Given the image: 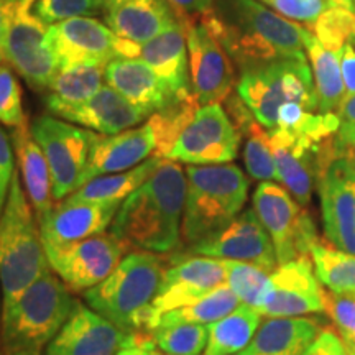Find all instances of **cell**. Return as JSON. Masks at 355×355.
I'll return each mask as SVG.
<instances>
[{"label": "cell", "mask_w": 355, "mask_h": 355, "mask_svg": "<svg viewBox=\"0 0 355 355\" xmlns=\"http://www.w3.org/2000/svg\"><path fill=\"white\" fill-rule=\"evenodd\" d=\"M225 265H227V286L237 296L241 304L259 309L265 300L272 273L243 261L225 260Z\"/></svg>", "instance_id": "74e56055"}, {"label": "cell", "mask_w": 355, "mask_h": 355, "mask_svg": "<svg viewBox=\"0 0 355 355\" xmlns=\"http://www.w3.org/2000/svg\"><path fill=\"white\" fill-rule=\"evenodd\" d=\"M104 81L150 115L175 99L162 79L140 58H115L105 64Z\"/></svg>", "instance_id": "484cf974"}, {"label": "cell", "mask_w": 355, "mask_h": 355, "mask_svg": "<svg viewBox=\"0 0 355 355\" xmlns=\"http://www.w3.org/2000/svg\"><path fill=\"white\" fill-rule=\"evenodd\" d=\"M261 313L241 304L219 321L209 324V339L202 355H235L254 339L261 324Z\"/></svg>", "instance_id": "1f68e13d"}, {"label": "cell", "mask_w": 355, "mask_h": 355, "mask_svg": "<svg viewBox=\"0 0 355 355\" xmlns=\"http://www.w3.org/2000/svg\"><path fill=\"white\" fill-rule=\"evenodd\" d=\"M25 121L20 84L10 66L0 64V123L17 128Z\"/></svg>", "instance_id": "60d3db41"}, {"label": "cell", "mask_w": 355, "mask_h": 355, "mask_svg": "<svg viewBox=\"0 0 355 355\" xmlns=\"http://www.w3.org/2000/svg\"><path fill=\"white\" fill-rule=\"evenodd\" d=\"M12 7L13 0H0V64H2L3 61V40H6Z\"/></svg>", "instance_id": "816d5d0a"}, {"label": "cell", "mask_w": 355, "mask_h": 355, "mask_svg": "<svg viewBox=\"0 0 355 355\" xmlns=\"http://www.w3.org/2000/svg\"><path fill=\"white\" fill-rule=\"evenodd\" d=\"M239 306H241V301H239L237 296L234 295L227 285H224L217 288L216 291H212L211 295H207L206 298L199 300L198 303L165 313L155 322L152 331L157 329V327H171L181 326V324H202V326H209V324L227 316Z\"/></svg>", "instance_id": "836d02e7"}, {"label": "cell", "mask_w": 355, "mask_h": 355, "mask_svg": "<svg viewBox=\"0 0 355 355\" xmlns=\"http://www.w3.org/2000/svg\"><path fill=\"white\" fill-rule=\"evenodd\" d=\"M150 332L162 355H202L209 339V327L202 324L157 327Z\"/></svg>", "instance_id": "8d00e7d4"}, {"label": "cell", "mask_w": 355, "mask_h": 355, "mask_svg": "<svg viewBox=\"0 0 355 355\" xmlns=\"http://www.w3.org/2000/svg\"><path fill=\"white\" fill-rule=\"evenodd\" d=\"M224 285H227L225 260L193 255L178 261L163 273L157 296L150 306L145 331H152L165 313L198 303Z\"/></svg>", "instance_id": "5bb4252c"}, {"label": "cell", "mask_w": 355, "mask_h": 355, "mask_svg": "<svg viewBox=\"0 0 355 355\" xmlns=\"http://www.w3.org/2000/svg\"><path fill=\"white\" fill-rule=\"evenodd\" d=\"M163 261L152 252H130L107 278L84 291L87 306L125 332L145 331L163 278Z\"/></svg>", "instance_id": "277c9868"}, {"label": "cell", "mask_w": 355, "mask_h": 355, "mask_svg": "<svg viewBox=\"0 0 355 355\" xmlns=\"http://www.w3.org/2000/svg\"><path fill=\"white\" fill-rule=\"evenodd\" d=\"M261 2H265V0H261Z\"/></svg>", "instance_id": "91938a15"}, {"label": "cell", "mask_w": 355, "mask_h": 355, "mask_svg": "<svg viewBox=\"0 0 355 355\" xmlns=\"http://www.w3.org/2000/svg\"><path fill=\"white\" fill-rule=\"evenodd\" d=\"M3 355H37V354H32V352H26V350H15V352H7Z\"/></svg>", "instance_id": "6f0895ef"}, {"label": "cell", "mask_w": 355, "mask_h": 355, "mask_svg": "<svg viewBox=\"0 0 355 355\" xmlns=\"http://www.w3.org/2000/svg\"><path fill=\"white\" fill-rule=\"evenodd\" d=\"M354 46H355V42H354Z\"/></svg>", "instance_id": "94428289"}, {"label": "cell", "mask_w": 355, "mask_h": 355, "mask_svg": "<svg viewBox=\"0 0 355 355\" xmlns=\"http://www.w3.org/2000/svg\"><path fill=\"white\" fill-rule=\"evenodd\" d=\"M304 50L316 87L318 110L321 114H337L345 101L340 51H332L324 46L308 26L304 33Z\"/></svg>", "instance_id": "f546056e"}, {"label": "cell", "mask_w": 355, "mask_h": 355, "mask_svg": "<svg viewBox=\"0 0 355 355\" xmlns=\"http://www.w3.org/2000/svg\"><path fill=\"white\" fill-rule=\"evenodd\" d=\"M324 237L331 247L355 255V173L332 158L318 178Z\"/></svg>", "instance_id": "ac0fdd59"}, {"label": "cell", "mask_w": 355, "mask_h": 355, "mask_svg": "<svg viewBox=\"0 0 355 355\" xmlns=\"http://www.w3.org/2000/svg\"><path fill=\"white\" fill-rule=\"evenodd\" d=\"M201 105L191 94L188 97H175L168 102L163 109L157 110L148 117L150 123L157 133V152L155 158L165 159L170 155L173 145L176 144L178 137L181 132L188 127V123L193 121L194 114Z\"/></svg>", "instance_id": "e575fe53"}, {"label": "cell", "mask_w": 355, "mask_h": 355, "mask_svg": "<svg viewBox=\"0 0 355 355\" xmlns=\"http://www.w3.org/2000/svg\"><path fill=\"white\" fill-rule=\"evenodd\" d=\"M115 355H162V354H159V350L157 347H155L152 336L146 337V336H141L139 332V334H137L135 343L121 349Z\"/></svg>", "instance_id": "681fc988"}, {"label": "cell", "mask_w": 355, "mask_h": 355, "mask_svg": "<svg viewBox=\"0 0 355 355\" xmlns=\"http://www.w3.org/2000/svg\"><path fill=\"white\" fill-rule=\"evenodd\" d=\"M331 6L340 7V8H347V10L355 12V2L354 0H329Z\"/></svg>", "instance_id": "f5cc1de1"}, {"label": "cell", "mask_w": 355, "mask_h": 355, "mask_svg": "<svg viewBox=\"0 0 355 355\" xmlns=\"http://www.w3.org/2000/svg\"><path fill=\"white\" fill-rule=\"evenodd\" d=\"M33 3L35 0L13 2L3 40V60L30 87L44 91L51 86L60 64L48 42V25L35 15Z\"/></svg>", "instance_id": "9c48e42d"}, {"label": "cell", "mask_w": 355, "mask_h": 355, "mask_svg": "<svg viewBox=\"0 0 355 355\" xmlns=\"http://www.w3.org/2000/svg\"><path fill=\"white\" fill-rule=\"evenodd\" d=\"M186 28L188 26L183 21H176L152 42L141 44L140 50V60L162 79L173 97L193 94L189 86Z\"/></svg>", "instance_id": "603a6c76"}, {"label": "cell", "mask_w": 355, "mask_h": 355, "mask_svg": "<svg viewBox=\"0 0 355 355\" xmlns=\"http://www.w3.org/2000/svg\"><path fill=\"white\" fill-rule=\"evenodd\" d=\"M186 170L173 159H162L139 189L121 204L112 234L127 248L168 254L180 243L186 201Z\"/></svg>", "instance_id": "7a4b0ae2"}, {"label": "cell", "mask_w": 355, "mask_h": 355, "mask_svg": "<svg viewBox=\"0 0 355 355\" xmlns=\"http://www.w3.org/2000/svg\"><path fill=\"white\" fill-rule=\"evenodd\" d=\"M189 86L199 105L222 104L232 94L235 64L206 21L199 19L186 28Z\"/></svg>", "instance_id": "4fadbf2b"}, {"label": "cell", "mask_w": 355, "mask_h": 355, "mask_svg": "<svg viewBox=\"0 0 355 355\" xmlns=\"http://www.w3.org/2000/svg\"><path fill=\"white\" fill-rule=\"evenodd\" d=\"M270 144L277 165L278 183L298 201L308 206L316 188L319 173L334 158L332 139L322 144L291 135L285 130H268Z\"/></svg>", "instance_id": "2e32d148"}, {"label": "cell", "mask_w": 355, "mask_h": 355, "mask_svg": "<svg viewBox=\"0 0 355 355\" xmlns=\"http://www.w3.org/2000/svg\"><path fill=\"white\" fill-rule=\"evenodd\" d=\"M101 2L104 3V8H105V12H107V10H110V8H112V7L119 6V3H123V2H127V0H101Z\"/></svg>", "instance_id": "db71d44e"}, {"label": "cell", "mask_w": 355, "mask_h": 355, "mask_svg": "<svg viewBox=\"0 0 355 355\" xmlns=\"http://www.w3.org/2000/svg\"><path fill=\"white\" fill-rule=\"evenodd\" d=\"M121 204L89 202L66 198L38 220L43 245H66L104 234Z\"/></svg>", "instance_id": "44dd1931"}, {"label": "cell", "mask_w": 355, "mask_h": 355, "mask_svg": "<svg viewBox=\"0 0 355 355\" xmlns=\"http://www.w3.org/2000/svg\"><path fill=\"white\" fill-rule=\"evenodd\" d=\"M105 66H78L58 71L46 97V107L51 114L61 117L68 110L87 102L94 97L104 81Z\"/></svg>", "instance_id": "4dcf8cb0"}, {"label": "cell", "mask_w": 355, "mask_h": 355, "mask_svg": "<svg viewBox=\"0 0 355 355\" xmlns=\"http://www.w3.org/2000/svg\"><path fill=\"white\" fill-rule=\"evenodd\" d=\"M146 110L133 105L110 86H102L94 97L61 115L66 122L78 123L102 135H115L148 121Z\"/></svg>", "instance_id": "cb8c5ba5"}, {"label": "cell", "mask_w": 355, "mask_h": 355, "mask_svg": "<svg viewBox=\"0 0 355 355\" xmlns=\"http://www.w3.org/2000/svg\"><path fill=\"white\" fill-rule=\"evenodd\" d=\"M30 130L50 166L53 199L58 202L63 201L81 184L96 132L48 115L35 119Z\"/></svg>", "instance_id": "30bf717a"}, {"label": "cell", "mask_w": 355, "mask_h": 355, "mask_svg": "<svg viewBox=\"0 0 355 355\" xmlns=\"http://www.w3.org/2000/svg\"><path fill=\"white\" fill-rule=\"evenodd\" d=\"M344 344H345V355H355V344L347 343V340H344Z\"/></svg>", "instance_id": "11a10c76"}, {"label": "cell", "mask_w": 355, "mask_h": 355, "mask_svg": "<svg viewBox=\"0 0 355 355\" xmlns=\"http://www.w3.org/2000/svg\"><path fill=\"white\" fill-rule=\"evenodd\" d=\"M324 290L311 257L278 265L259 311L266 318H304L324 314Z\"/></svg>", "instance_id": "9a60e30c"}, {"label": "cell", "mask_w": 355, "mask_h": 355, "mask_svg": "<svg viewBox=\"0 0 355 355\" xmlns=\"http://www.w3.org/2000/svg\"><path fill=\"white\" fill-rule=\"evenodd\" d=\"M319 282L329 291L355 295V255L319 242L311 252Z\"/></svg>", "instance_id": "d590c367"}, {"label": "cell", "mask_w": 355, "mask_h": 355, "mask_svg": "<svg viewBox=\"0 0 355 355\" xmlns=\"http://www.w3.org/2000/svg\"><path fill=\"white\" fill-rule=\"evenodd\" d=\"M13 2H15V0H13Z\"/></svg>", "instance_id": "6125c7cd"}, {"label": "cell", "mask_w": 355, "mask_h": 355, "mask_svg": "<svg viewBox=\"0 0 355 355\" xmlns=\"http://www.w3.org/2000/svg\"><path fill=\"white\" fill-rule=\"evenodd\" d=\"M354 2H355V0H354Z\"/></svg>", "instance_id": "be15d7a7"}, {"label": "cell", "mask_w": 355, "mask_h": 355, "mask_svg": "<svg viewBox=\"0 0 355 355\" xmlns=\"http://www.w3.org/2000/svg\"><path fill=\"white\" fill-rule=\"evenodd\" d=\"M186 201L181 235L189 245L211 237L243 211L248 180L239 166L207 165L186 168Z\"/></svg>", "instance_id": "5b68a950"}, {"label": "cell", "mask_w": 355, "mask_h": 355, "mask_svg": "<svg viewBox=\"0 0 355 355\" xmlns=\"http://www.w3.org/2000/svg\"><path fill=\"white\" fill-rule=\"evenodd\" d=\"M12 141L30 204L37 212V219L42 220L55 206L53 204L55 199H53L50 166H48L43 150L33 139L28 119L21 125L13 128Z\"/></svg>", "instance_id": "83f0119b"}, {"label": "cell", "mask_w": 355, "mask_h": 355, "mask_svg": "<svg viewBox=\"0 0 355 355\" xmlns=\"http://www.w3.org/2000/svg\"><path fill=\"white\" fill-rule=\"evenodd\" d=\"M340 132H355V96L347 97L337 110Z\"/></svg>", "instance_id": "f907efd6"}, {"label": "cell", "mask_w": 355, "mask_h": 355, "mask_svg": "<svg viewBox=\"0 0 355 355\" xmlns=\"http://www.w3.org/2000/svg\"><path fill=\"white\" fill-rule=\"evenodd\" d=\"M189 254L243 261V263L260 266L268 273H273L278 266L272 239L254 209L242 211L219 232L189 245Z\"/></svg>", "instance_id": "e0dca14e"}, {"label": "cell", "mask_w": 355, "mask_h": 355, "mask_svg": "<svg viewBox=\"0 0 355 355\" xmlns=\"http://www.w3.org/2000/svg\"><path fill=\"white\" fill-rule=\"evenodd\" d=\"M344 340H347V343H354V344H355V331H354V334H352V337H350V339H344Z\"/></svg>", "instance_id": "680465c9"}, {"label": "cell", "mask_w": 355, "mask_h": 355, "mask_svg": "<svg viewBox=\"0 0 355 355\" xmlns=\"http://www.w3.org/2000/svg\"><path fill=\"white\" fill-rule=\"evenodd\" d=\"M159 163H162L159 158H148L141 165L132 168L128 171L97 176L94 180L87 181L86 184H83L81 188H78L68 198L74 199V201L122 204L133 191L139 189L157 171Z\"/></svg>", "instance_id": "d6a6232c"}, {"label": "cell", "mask_w": 355, "mask_h": 355, "mask_svg": "<svg viewBox=\"0 0 355 355\" xmlns=\"http://www.w3.org/2000/svg\"><path fill=\"white\" fill-rule=\"evenodd\" d=\"M242 137L220 104L201 105L178 137L168 159L194 166L224 165L237 157Z\"/></svg>", "instance_id": "8fae6325"}, {"label": "cell", "mask_w": 355, "mask_h": 355, "mask_svg": "<svg viewBox=\"0 0 355 355\" xmlns=\"http://www.w3.org/2000/svg\"><path fill=\"white\" fill-rule=\"evenodd\" d=\"M48 42L60 71L78 66H105L117 58L119 37L91 17H78L48 26Z\"/></svg>", "instance_id": "d6986e66"}, {"label": "cell", "mask_w": 355, "mask_h": 355, "mask_svg": "<svg viewBox=\"0 0 355 355\" xmlns=\"http://www.w3.org/2000/svg\"><path fill=\"white\" fill-rule=\"evenodd\" d=\"M12 144L8 140L7 133L0 127V189L2 193L8 194L12 178L15 175V162H13Z\"/></svg>", "instance_id": "bcb514c9"}, {"label": "cell", "mask_w": 355, "mask_h": 355, "mask_svg": "<svg viewBox=\"0 0 355 355\" xmlns=\"http://www.w3.org/2000/svg\"><path fill=\"white\" fill-rule=\"evenodd\" d=\"M321 331L313 318H266L254 339L235 355H303Z\"/></svg>", "instance_id": "4316f807"}, {"label": "cell", "mask_w": 355, "mask_h": 355, "mask_svg": "<svg viewBox=\"0 0 355 355\" xmlns=\"http://www.w3.org/2000/svg\"><path fill=\"white\" fill-rule=\"evenodd\" d=\"M78 301L60 278L44 272L8 308L3 309V345L7 352L26 350L40 355L55 339Z\"/></svg>", "instance_id": "8992f818"}, {"label": "cell", "mask_w": 355, "mask_h": 355, "mask_svg": "<svg viewBox=\"0 0 355 355\" xmlns=\"http://www.w3.org/2000/svg\"><path fill=\"white\" fill-rule=\"evenodd\" d=\"M235 89L266 130L277 127L278 110L286 104H301L319 112L316 87L306 56L270 61L242 71Z\"/></svg>", "instance_id": "52a82bcc"}, {"label": "cell", "mask_w": 355, "mask_h": 355, "mask_svg": "<svg viewBox=\"0 0 355 355\" xmlns=\"http://www.w3.org/2000/svg\"><path fill=\"white\" fill-rule=\"evenodd\" d=\"M48 263L71 291H87L105 279L125 257L115 235L101 234L66 245H46Z\"/></svg>", "instance_id": "7c38bea8"}, {"label": "cell", "mask_w": 355, "mask_h": 355, "mask_svg": "<svg viewBox=\"0 0 355 355\" xmlns=\"http://www.w3.org/2000/svg\"><path fill=\"white\" fill-rule=\"evenodd\" d=\"M340 73L347 99L355 96V46L352 43H345L340 50Z\"/></svg>", "instance_id": "c3c4849f"}, {"label": "cell", "mask_w": 355, "mask_h": 355, "mask_svg": "<svg viewBox=\"0 0 355 355\" xmlns=\"http://www.w3.org/2000/svg\"><path fill=\"white\" fill-rule=\"evenodd\" d=\"M168 2L186 26L209 15L216 7V0H168Z\"/></svg>", "instance_id": "ee69618b"}, {"label": "cell", "mask_w": 355, "mask_h": 355, "mask_svg": "<svg viewBox=\"0 0 355 355\" xmlns=\"http://www.w3.org/2000/svg\"><path fill=\"white\" fill-rule=\"evenodd\" d=\"M324 306L327 314L336 324V329L343 339H350L355 331V295L350 293L326 291Z\"/></svg>", "instance_id": "b9f144b4"}, {"label": "cell", "mask_w": 355, "mask_h": 355, "mask_svg": "<svg viewBox=\"0 0 355 355\" xmlns=\"http://www.w3.org/2000/svg\"><path fill=\"white\" fill-rule=\"evenodd\" d=\"M6 201H7V194L2 193V189H0V214H2L3 206H6Z\"/></svg>", "instance_id": "9f6ffc18"}, {"label": "cell", "mask_w": 355, "mask_h": 355, "mask_svg": "<svg viewBox=\"0 0 355 355\" xmlns=\"http://www.w3.org/2000/svg\"><path fill=\"white\" fill-rule=\"evenodd\" d=\"M33 12L44 25H55L60 21L92 17L105 12L101 0H35Z\"/></svg>", "instance_id": "ab89813d"}, {"label": "cell", "mask_w": 355, "mask_h": 355, "mask_svg": "<svg viewBox=\"0 0 355 355\" xmlns=\"http://www.w3.org/2000/svg\"><path fill=\"white\" fill-rule=\"evenodd\" d=\"M303 355H345V344L339 332L324 327Z\"/></svg>", "instance_id": "f6af8a7d"}, {"label": "cell", "mask_w": 355, "mask_h": 355, "mask_svg": "<svg viewBox=\"0 0 355 355\" xmlns=\"http://www.w3.org/2000/svg\"><path fill=\"white\" fill-rule=\"evenodd\" d=\"M202 20L241 73L270 61L306 56V26L257 0H219Z\"/></svg>", "instance_id": "6da1fadb"}, {"label": "cell", "mask_w": 355, "mask_h": 355, "mask_svg": "<svg viewBox=\"0 0 355 355\" xmlns=\"http://www.w3.org/2000/svg\"><path fill=\"white\" fill-rule=\"evenodd\" d=\"M224 109L229 114L230 121L241 132L243 140V163L254 180L275 181L278 183L277 165L270 144L268 130L254 117L250 109L243 104L237 94H230L224 101Z\"/></svg>", "instance_id": "f1b7e54d"}, {"label": "cell", "mask_w": 355, "mask_h": 355, "mask_svg": "<svg viewBox=\"0 0 355 355\" xmlns=\"http://www.w3.org/2000/svg\"><path fill=\"white\" fill-rule=\"evenodd\" d=\"M137 334L125 332L81 303L55 339L48 344L46 355H115L135 343Z\"/></svg>", "instance_id": "ffe728a7"}, {"label": "cell", "mask_w": 355, "mask_h": 355, "mask_svg": "<svg viewBox=\"0 0 355 355\" xmlns=\"http://www.w3.org/2000/svg\"><path fill=\"white\" fill-rule=\"evenodd\" d=\"M265 3L285 19L308 25V28L316 24L331 6L329 0H265Z\"/></svg>", "instance_id": "7bdbcfd3"}, {"label": "cell", "mask_w": 355, "mask_h": 355, "mask_svg": "<svg viewBox=\"0 0 355 355\" xmlns=\"http://www.w3.org/2000/svg\"><path fill=\"white\" fill-rule=\"evenodd\" d=\"M51 266L42 241L40 225L15 171L7 201L0 214V285L3 309L33 285Z\"/></svg>", "instance_id": "3957f363"}, {"label": "cell", "mask_w": 355, "mask_h": 355, "mask_svg": "<svg viewBox=\"0 0 355 355\" xmlns=\"http://www.w3.org/2000/svg\"><path fill=\"white\" fill-rule=\"evenodd\" d=\"M332 153L334 158H343L355 173V132L337 130L332 137Z\"/></svg>", "instance_id": "7dc6e473"}, {"label": "cell", "mask_w": 355, "mask_h": 355, "mask_svg": "<svg viewBox=\"0 0 355 355\" xmlns=\"http://www.w3.org/2000/svg\"><path fill=\"white\" fill-rule=\"evenodd\" d=\"M104 19L119 38L137 44L152 42L180 21L168 0H127L105 12Z\"/></svg>", "instance_id": "d4e9b609"}, {"label": "cell", "mask_w": 355, "mask_h": 355, "mask_svg": "<svg viewBox=\"0 0 355 355\" xmlns=\"http://www.w3.org/2000/svg\"><path fill=\"white\" fill-rule=\"evenodd\" d=\"M155 152H157V133L150 121H145L144 125L128 128L115 135L96 133L89 165L81 178L79 188L97 176L132 170L148 158H155Z\"/></svg>", "instance_id": "7402d4cb"}, {"label": "cell", "mask_w": 355, "mask_h": 355, "mask_svg": "<svg viewBox=\"0 0 355 355\" xmlns=\"http://www.w3.org/2000/svg\"><path fill=\"white\" fill-rule=\"evenodd\" d=\"M309 30L324 46L340 51L345 43L355 42V12L329 6Z\"/></svg>", "instance_id": "f35d334b"}, {"label": "cell", "mask_w": 355, "mask_h": 355, "mask_svg": "<svg viewBox=\"0 0 355 355\" xmlns=\"http://www.w3.org/2000/svg\"><path fill=\"white\" fill-rule=\"evenodd\" d=\"M254 211L272 239L278 265L311 257L318 245L316 224L308 211L275 181H263L257 186Z\"/></svg>", "instance_id": "ba28073f"}]
</instances>
